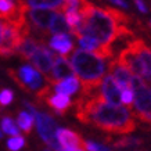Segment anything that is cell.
Segmentation results:
<instances>
[{
    "label": "cell",
    "mask_w": 151,
    "mask_h": 151,
    "mask_svg": "<svg viewBox=\"0 0 151 151\" xmlns=\"http://www.w3.org/2000/svg\"><path fill=\"white\" fill-rule=\"evenodd\" d=\"M76 118L108 133L128 134L136 129V122L129 108L104 101L99 87L83 93V97L76 103Z\"/></svg>",
    "instance_id": "1"
},
{
    "label": "cell",
    "mask_w": 151,
    "mask_h": 151,
    "mask_svg": "<svg viewBox=\"0 0 151 151\" xmlns=\"http://www.w3.org/2000/svg\"><path fill=\"white\" fill-rule=\"evenodd\" d=\"M82 19L78 28L72 31L76 37L89 36L99 43L94 53L104 58H112L114 43L125 36H132V32L125 24H121L107 9H97L92 3H87L81 11Z\"/></svg>",
    "instance_id": "2"
},
{
    "label": "cell",
    "mask_w": 151,
    "mask_h": 151,
    "mask_svg": "<svg viewBox=\"0 0 151 151\" xmlns=\"http://www.w3.org/2000/svg\"><path fill=\"white\" fill-rule=\"evenodd\" d=\"M104 57L96 54L94 51L78 49L69 58L73 72L82 83V93L92 92L99 87L101 79L104 76L107 64Z\"/></svg>",
    "instance_id": "3"
},
{
    "label": "cell",
    "mask_w": 151,
    "mask_h": 151,
    "mask_svg": "<svg viewBox=\"0 0 151 151\" xmlns=\"http://www.w3.org/2000/svg\"><path fill=\"white\" fill-rule=\"evenodd\" d=\"M116 61L146 83L151 82V49L143 40H132L119 53Z\"/></svg>",
    "instance_id": "4"
},
{
    "label": "cell",
    "mask_w": 151,
    "mask_h": 151,
    "mask_svg": "<svg viewBox=\"0 0 151 151\" xmlns=\"http://www.w3.org/2000/svg\"><path fill=\"white\" fill-rule=\"evenodd\" d=\"M9 75L18 83L19 87H22L27 92L36 93L39 99L46 97L50 92V85L43 81L39 71H36L33 67L24 65L17 71L9 69Z\"/></svg>",
    "instance_id": "5"
},
{
    "label": "cell",
    "mask_w": 151,
    "mask_h": 151,
    "mask_svg": "<svg viewBox=\"0 0 151 151\" xmlns=\"http://www.w3.org/2000/svg\"><path fill=\"white\" fill-rule=\"evenodd\" d=\"M27 107L29 108V111L35 115V119H36V126H37V132L40 134L42 140L46 143L47 146L53 148V150H61L60 148V144L55 139V130H57V125H55V121L51 118L50 115L47 114H42V112H37L32 105L27 103Z\"/></svg>",
    "instance_id": "6"
},
{
    "label": "cell",
    "mask_w": 151,
    "mask_h": 151,
    "mask_svg": "<svg viewBox=\"0 0 151 151\" xmlns=\"http://www.w3.org/2000/svg\"><path fill=\"white\" fill-rule=\"evenodd\" d=\"M133 114L143 122L151 124V89L146 82L133 87Z\"/></svg>",
    "instance_id": "7"
},
{
    "label": "cell",
    "mask_w": 151,
    "mask_h": 151,
    "mask_svg": "<svg viewBox=\"0 0 151 151\" xmlns=\"http://www.w3.org/2000/svg\"><path fill=\"white\" fill-rule=\"evenodd\" d=\"M28 60L32 63L33 67L37 71L49 75L51 71V67H53V63H54V60H55V55L50 49H47L46 46H43L40 43L37 46V49L31 54V57Z\"/></svg>",
    "instance_id": "8"
},
{
    "label": "cell",
    "mask_w": 151,
    "mask_h": 151,
    "mask_svg": "<svg viewBox=\"0 0 151 151\" xmlns=\"http://www.w3.org/2000/svg\"><path fill=\"white\" fill-rule=\"evenodd\" d=\"M25 14L33 27L46 33L49 32V25H50L51 18L54 17L55 11L47 7H32V9H28Z\"/></svg>",
    "instance_id": "9"
},
{
    "label": "cell",
    "mask_w": 151,
    "mask_h": 151,
    "mask_svg": "<svg viewBox=\"0 0 151 151\" xmlns=\"http://www.w3.org/2000/svg\"><path fill=\"white\" fill-rule=\"evenodd\" d=\"M55 139L60 144L61 150L67 151H81L85 150V142L78 133L72 132L69 129L57 128L55 130Z\"/></svg>",
    "instance_id": "10"
},
{
    "label": "cell",
    "mask_w": 151,
    "mask_h": 151,
    "mask_svg": "<svg viewBox=\"0 0 151 151\" xmlns=\"http://www.w3.org/2000/svg\"><path fill=\"white\" fill-rule=\"evenodd\" d=\"M99 93L103 97V100L110 103V104H122V101H121V87L115 82V79L112 78L111 73L103 76L100 85H99Z\"/></svg>",
    "instance_id": "11"
},
{
    "label": "cell",
    "mask_w": 151,
    "mask_h": 151,
    "mask_svg": "<svg viewBox=\"0 0 151 151\" xmlns=\"http://www.w3.org/2000/svg\"><path fill=\"white\" fill-rule=\"evenodd\" d=\"M50 73L51 75H50V78H49V82L50 83H55V82H58V81H63V79L68 78V76L75 75L72 65L67 60L65 55H57L55 57Z\"/></svg>",
    "instance_id": "12"
},
{
    "label": "cell",
    "mask_w": 151,
    "mask_h": 151,
    "mask_svg": "<svg viewBox=\"0 0 151 151\" xmlns=\"http://www.w3.org/2000/svg\"><path fill=\"white\" fill-rule=\"evenodd\" d=\"M50 47L58 51L61 55L69 54L73 49V42L68 36V33H55L50 39Z\"/></svg>",
    "instance_id": "13"
},
{
    "label": "cell",
    "mask_w": 151,
    "mask_h": 151,
    "mask_svg": "<svg viewBox=\"0 0 151 151\" xmlns=\"http://www.w3.org/2000/svg\"><path fill=\"white\" fill-rule=\"evenodd\" d=\"M53 85H54V90L57 93H63V94H67V96H71V94L78 92L81 82H79L78 76L72 75V76H68V78L58 81V82L53 83Z\"/></svg>",
    "instance_id": "14"
},
{
    "label": "cell",
    "mask_w": 151,
    "mask_h": 151,
    "mask_svg": "<svg viewBox=\"0 0 151 151\" xmlns=\"http://www.w3.org/2000/svg\"><path fill=\"white\" fill-rule=\"evenodd\" d=\"M63 4V0H18V9L27 11L32 7H47V9H57Z\"/></svg>",
    "instance_id": "15"
},
{
    "label": "cell",
    "mask_w": 151,
    "mask_h": 151,
    "mask_svg": "<svg viewBox=\"0 0 151 151\" xmlns=\"http://www.w3.org/2000/svg\"><path fill=\"white\" fill-rule=\"evenodd\" d=\"M46 101H47V104L50 105L55 112H58V114H61V115L64 114L65 111L69 108V105H71L69 96L63 94V93H57V94H54V96L47 97Z\"/></svg>",
    "instance_id": "16"
},
{
    "label": "cell",
    "mask_w": 151,
    "mask_h": 151,
    "mask_svg": "<svg viewBox=\"0 0 151 151\" xmlns=\"http://www.w3.org/2000/svg\"><path fill=\"white\" fill-rule=\"evenodd\" d=\"M21 10L18 4H15L13 0H0V19L1 21H10L18 17Z\"/></svg>",
    "instance_id": "17"
},
{
    "label": "cell",
    "mask_w": 151,
    "mask_h": 151,
    "mask_svg": "<svg viewBox=\"0 0 151 151\" xmlns=\"http://www.w3.org/2000/svg\"><path fill=\"white\" fill-rule=\"evenodd\" d=\"M49 32L53 33V35H55V33H68V32H71L69 25L67 24L64 15H63L61 13H57V11H55L54 17L51 18L50 25H49Z\"/></svg>",
    "instance_id": "18"
},
{
    "label": "cell",
    "mask_w": 151,
    "mask_h": 151,
    "mask_svg": "<svg viewBox=\"0 0 151 151\" xmlns=\"http://www.w3.org/2000/svg\"><path fill=\"white\" fill-rule=\"evenodd\" d=\"M39 45H40V43H39L37 40H35L33 37L27 36V37H24L22 42L19 43L18 49H17V53H18L21 57H24V58L28 60L29 57H31V54L37 49Z\"/></svg>",
    "instance_id": "19"
},
{
    "label": "cell",
    "mask_w": 151,
    "mask_h": 151,
    "mask_svg": "<svg viewBox=\"0 0 151 151\" xmlns=\"http://www.w3.org/2000/svg\"><path fill=\"white\" fill-rule=\"evenodd\" d=\"M33 119H35V116H33L32 112H25V111L19 112L18 119H17L19 129H22L27 134L31 133V130H32V128H33Z\"/></svg>",
    "instance_id": "20"
},
{
    "label": "cell",
    "mask_w": 151,
    "mask_h": 151,
    "mask_svg": "<svg viewBox=\"0 0 151 151\" xmlns=\"http://www.w3.org/2000/svg\"><path fill=\"white\" fill-rule=\"evenodd\" d=\"M89 1L87 0H63V4L60 6L61 11H67V10H75V11H82L85 6Z\"/></svg>",
    "instance_id": "21"
},
{
    "label": "cell",
    "mask_w": 151,
    "mask_h": 151,
    "mask_svg": "<svg viewBox=\"0 0 151 151\" xmlns=\"http://www.w3.org/2000/svg\"><path fill=\"white\" fill-rule=\"evenodd\" d=\"M1 129H3V132L6 134H10V136H17L19 134V130H18V126L15 125L11 118L9 116H4V118L1 119Z\"/></svg>",
    "instance_id": "22"
},
{
    "label": "cell",
    "mask_w": 151,
    "mask_h": 151,
    "mask_svg": "<svg viewBox=\"0 0 151 151\" xmlns=\"http://www.w3.org/2000/svg\"><path fill=\"white\" fill-rule=\"evenodd\" d=\"M79 46H81V49H83V50L96 51L97 49H99V43L89 36H79Z\"/></svg>",
    "instance_id": "23"
},
{
    "label": "cell",
    "mask_w": 151,
    "mask_h": 151,
    "mask_svg": "<svg viewBox=\"0 0 151 151\" xmlns=\"http://www.w3.org/2000/svg\"><path fill=\"white\" fill-rule=\"evenodd\" d=\"M24 144H25V140H24V137H21L19 134L13 136V137L7 142V147H9V150H13V151L21 150V148L24 147Z\"/></svg>",
    "instance_id": "24"
},
{
    "label": "cell",
    "mask_w": 151,
    "mask_h": 151,
    "mask_svg": "<svg viewBox=\"0 0 151 151\" xmlns=\"http://www.w3.org/2000/svg\"><path fill=\"white\" fill-rule=\"evenodd\" d=\"M121 101L126 105H132L133 103V89L130 86L121 89Z\"/></svg>",
    "instance_id": "25"
},
{
    "label": "cell",
    "mask_w": 151,
    "mask_h": 151,
    "mask_svg": "<svg viewBox=\"0 0 151 151\" xmlns=\"http://www.w3.org/2000/svg\"><path fill=\"white\" fill-rule=\"evenodd\" d=\"M14 99V94L10 89H3L0 92V105H9Z\"/></svg>",
    "instance_id": "26"
},
{
    "label": "cell",
    "mask_w": 151,
    "mask_h": 151,
    "mask_svg": "<svg viewBox=\"0 0 151 151\" xmlns=\"http://www.w3.org/2000/svg\"><path fill=\"white\" fill-rule=\"evenodd\" d=\"M85 150H90V151H97V150H108L105 147L100 146V144H96L93 142H85Z\"/></svg>",
    "instance_id": "27"
},
{
    "label": "cell",
    "mask_w": 151,
    "mask_h": 151,
    "mask_svg": "<svg viewBox=\"0 0 151 151\" xmlns=\"http://www.w3.org/2000/svg\"><path fill=\"white\" fill-rule=\"evenodd\" d=\"M134 3H136L137 9L140 10L142 13H147V7H146V4H144V1H143V0H134Z\"/></svg>",
    "instance_id": "28"
},
{
    "label": "cell",
    "mask_w": 151,
    "mask_h": 151,
    "mask_svg": "<svg viewBox=\"0 0 151 151\" xmlns=\"http://www.w3.org/2000/svg\"><path fill=\"white\" fill-rule=\"evenodd\" d=\"M112 4H116V6H119V7H124V9H126L128 7V4H126V1L125 0H110Z\"/></svg>",
    "instance_id": "29"
},
{
    "label": "cell",
    "mask_w": 151,
    "mask_h": 151,
    "mask_svg": "<svg viewBox=\"0 0 151 151\" xmlns=\"http://www.w3.org/2000/svg\"><path fill=\"white\" fill-rule=\"evenodd\" d=\"M1 33H3V22L0 19V43H1Z\"/></svg>",
    "instance_id": "30"
},
{
    "label": "cell",
    "mask_w": 151,
    "mask_h": 151,
    "mask_svg": "<svg viewBox=\"0 0 151 151\" xmlns=\"http://www.w3.org/2000/svg\"><path fill=\"white\" fill-rule=\"evenodd\" d=\"M1 137H3V133H1V132H0V139H1Z\"/></svg>",
    "instance_id": "31"
},
{
    "label": "cell",
    "mask_w": 151,
    "mask_h": 151,
    "mask_svg": "<svg viewBox=\"0 0 151 151\" xmlns=\"http://www.w3.org/2000/svg\"><path fill=\"white\" fill-rule=\"evenodd\" d=\"M148 25H150V28H151V21H150V22H148Z\"/></svg>",
    "instance_id": "32"
}]
</instances>
